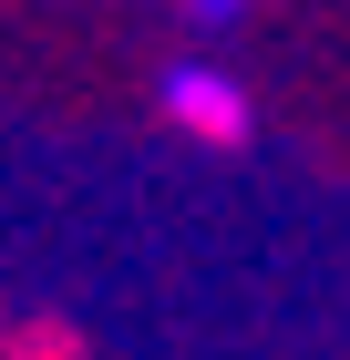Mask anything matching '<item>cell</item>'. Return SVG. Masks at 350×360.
<instances>
[{"label":"cell","mask_w":350,"mask_h":360,"mask_svg":"<svg viewBox=\"0 0 350 360\" xmlns=\"http://www.w3.org/2000/svg\"><path fill=\"white\" fill-rule=\"evenodd\" d=\"M165 124L196 134V144H247V103H237V83H216V72H175V83H165Z\"/></svg>","instance_id":"obj_1"},{"label":"cell","mask_w":350,"mask_h":360,"mask_svg":"<svg viewBox=\"0 0 350 360\" xmlns=\"http://www.w3.org/2000/svg\"><path fill=\"white\" fill-rule=\"evenodd\" d=\"M0 360H82V340L62 319H21V330H0Z\"/></svg>","instance_id":"obj_2"}]
</instances>
